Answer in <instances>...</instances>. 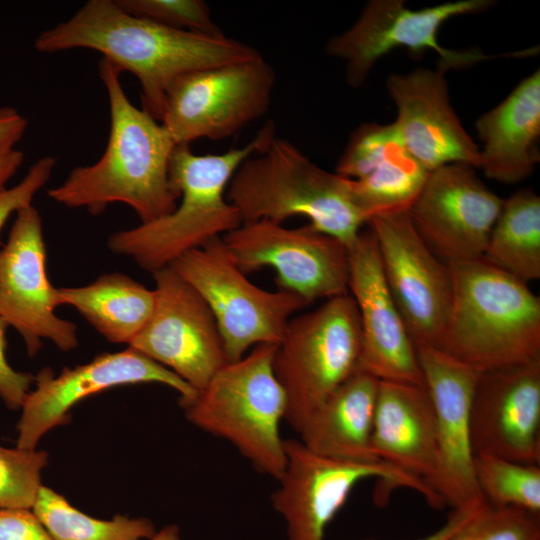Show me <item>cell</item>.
<instances>
[{"label":"cell","mask_w":540,"mask_h":540,"mask_svg":"<svg viewBox=\"0 0 540 540\" xmlns=\"http://www.w3.org/2000/svg\"><path fill=\"white\" fill-rule=\"evenodd\" d=\"M34 47L41 53L72 49L99 52L141 88L142 109L160 122L166 92L179 76L243 62L261 54L227 37L171 29L131 15L115 0H89L70 18L42 31Z\"/></svg>","instance_id":"1"},{"label":"cell","mask_w":540,"mask_h":540,"mask_svg":"<svg viewBox=\"0 0 540 540\" xmlns=\"http://www.w3.org/2000/svg\"><path fill=\"white\" fill-rule=\"evenodd\" d=\"M99 76L106 89L110 132L104 153L91 165L75 167L48 196L68 208L101 214L109 204L131 207L141 223L170 214L179 194L173 189L169 168L176 147L164 126L128 99L121 71L102 58Z\"/></svg>","instance_id":"2"},{"label":"cell","mask_w":540,"mask_h":540,"mask_svg":"<svg viewBox=\"0 0 540 540\" xmlns=\"http://www.w3.org/2000/svg\"><path fill=\"white\" fill-rule=\"evenodd\" d=\"M275 136V125L268 121L245 146L225 153L198 155L189 145H176L169 176L180 203L166 216L112 234L109 250L153 273L238 228L243 222L226 198L228 184L238 167L262 152Z\"/></svg>","instance_id":"3"},{"label":"cell","mask_w":540,"mask_h":540,"mask_svg":"<svg viewBox=\"0 0 540 540\" xmlns=\"http://www.w3.org/2000/svg\"><path fill=\"white\" fill-rule=\"evenodd\" d=\"M452 303L437 348L478 371L540 356V299L485 258L448 264Z\"/></svg>","instance_id":"4"},{"label":"cell","mask_w":540,"mask_h":540,"mask_svg":"<svg viewBox=\"0 0 540 540\" xmlns=\"http://www.w3.org/2000/svg\"><path fill=\"white\" fill-rule=\"evenodd\" d=\"M226 198L243 223L267 220L282 224L300 215L348 248L368 223L351 179L321 168L290 141L277 136L238 167Z\"/></svg>","instance_id":"5"},{"label":"cell","mask_w":540,"mask_h":540,"mask_svg":"<svg viewBox=\"0 0 540 540\" xmlns=\"http://www.w3.org/2000/svg\"><path fill=\"white\" fill-rule=\"evenodd\" d=\"M276 347L254 346L180 405L192 424L228 441L258 471L279 480L286 467L280 424L287 399L273 369Z\"/></svg>","instance_id":"6"},{"label":"cell","mask_w":540,"mask_h":540,"mask_svg":"<svg viewBox=\"0 0 540 540\" xmlns=\"http://www.w3.org/2000/svg\"><path fill=\"white\" fill-rule=\"evenodd\" d=\"M361 326L347 294L293 316L276 347L273 369L287 399L285 420L297 432L359 365Z\"/></svg>","instance_id":"7"},{"label":"cell","mask_w":540,"mask_h":540,"mask_svg":"<svg viewBox=\"0 0 540 540\" xmlns=\"http://www.w3.org/2000/svg\"><path fill=\"white\" fill-rule=\"evenodd\" d=\"M169 266L210 308L229 362L256 345H278L289 320L309 305L297 294L253 284L236 265L222 237L182 254Z\"/></svg>","instance_id":"8"},{"label":"cell","mask_w":540,"mask_h":540,"mask_svg":"<svg viewBox=\"0 0 540 540\" xmlns=\"http://www.w3.org/2000/svg\"><path fill=\"white\" fill-rule=\"evenodd\" d=\"M492 0H457L412 10L402 0H370L356 22L326 44V53L345 63V80L352 88L363 86L376 62L398 48L414 55L426 50L439 58L438 68L464 69L500 56L521 52L487 55L480 50H454L441 46L438 31L449 19L479 13L494 5Z\"/></svg>","instance_id":"9"},{"label":"cell","mask_w":540,"mask_h":540,"mask_svg":"<svg viewBox=\"0 0 540 540\" xmlns=\"http://www.w3.org/2000/svg\"><path fill=\"white\" fill-rule=\"evenodd\" d=\"M275 80L262 55L183 74L166 92L160 123L176 145L231 137L268 111Z\"/></svg>","instance_id":"10"},{"label":"cell","mask_w":540,"mask_h":540,"mask_svg":"<svg viewBox=\"0 0 540 540\" xmlns=\"http://www.w3.org/2000/svg\"><path fill=\"white\" fill-rule=\"evenodd\" d=\"M284 446L286 467L271 502L285 522L286 540H324L329 523L354 487L367 479L412 489L422 494L431 506H443L427 483L388 463L321 456L296 439H284Z\"/></svg>","instance_id":"11"},{"label":"cell","mask_w":540,"mask_h":540,"mask_svg":"<svg viewBox=\"0 0 540 540\" xmlns=\"http://www.w3.org/2000/svg\"><path fill=\"white\" fill-rule=\"evenodd\" d=\"M222 239L242 272L270 267L279 290L308 304L349 293V248L310 224L287 228L267 220L246 222Z\"/></svg>","instance_id":"12"},{"label":"cell","mask_w":540,"mask_h":540,"mask_svg":"<svg viewBox=\"0 0 540 540\" xmlns=\"http://www.w3.org/2000/svg\"><path fill=\"white\" fill-rule=\"evenodd\" d=\"M151 274L154 308L128 347L199 391L229 362L215 318L200 294L171 266Z\"/></svg>","instance_id":"13"},{"label":"cell","mask_w":540,"mask_h":540,"mask_svg":"<svg viewBox=\"0 0 540 540\" xmlns=\"http://www.w3.org/2000/svg\"><path fill=\"white\" fill-rule=\"evenodd\" d=\"M379 250L383 274L415 343L437 346L452 303L448 264L421 238L409 210L375 216L367 223Z\"/></svg>","instance_id":"14"},{"label":"cell","mask_w":540,"mask_h":540,"mask_svg":"<svg viewBox=\"0 0 540 540\" xmlns=\"http://www.w3.org/2000/svg\"><path fill=\"white\" fill-rule=\"evenodd\" d=\"M0 250V317L23 338L35 356L42 339L60 350L78 346L77 326L55 314L57 288L49 281L42 218L32 206L19 209Z\"/></svg>","instance_id":"15"},{"label":"cell","mask_w":540,"mask_h":540,"mask_svg":"<svg viewBox=\"0 0 540 540\" xmlns=\"http://www.w3.org/2000/svg\"><path fill=\"white\" fill-rule=\"evenodd\" d=\"M35 381L36 388L26 395L17 425L16 447L21 449H36L50 429L69 422V411L76 403L111 387L160 383L180 394V404L197 393L175 373L130 347L100 354L74 368H64L57 376L50 368H43Z\"/></svg>","instance_id":"16"},{"label":"cell","mask_w":540,"mask_h":540,"mask_svg":"<svg viewBox=\"0 0 540 540\" xmlns=\"http://www.w3.org/2000/svg\"><path fill=\"white\" fill-rule=\"evenodd\" d=\"M503 199L463 163L429 173L409 210L424 242L446 264L483 257Z\"/></svg>","instance_id":"17"},{"label":"cell","mask_w":540,"mask_h":540,"mask_svg":"<svg viewBox=\"0 0 540 540\" xmlns=\"http://www.w3.org/2000/svg\"><path fill=\"white\" fill-rule=\"evenodd\" d=\"M434 409L438 473L433 489L453 509L483 501L473 468L471 402L480 371L435 346L415 343Z\"/></svg>","instance_id":"18"},{"label":"cell","mask_w":540,"mask_h":540,"mask_svg":"<svg viewBox=\"0 0 540 540\" xmlns=\"http://www.w3.org/2000/svg\"><path fill=\"white\" fill-rule=\"evenodd\" d=\"M471 443L474 455L540 465V356L479 373Z\"/></svg>","instance_id":"19"},{"label":"cell","mask_w":540,"mask_h":540,"mask_svg":"<svg viewBox=\"0 0 540 540\" xmlns=\"http://www.w3.org/2000/svg\"><path fill=\"white\" fill-rule=\"evenodd\" d=\"M348 290L358 309V370L380 381L424 384L416 348L387 286L372 231L349 247Z\"/></svg>","instance_id":"20"},{"label":"cell","mask_w":540,"mask_h":540,"mask_svg":"<svg viewBox=\"0 0 540 540\" xmlns=\"http://www.w3.org/2000/svg\"><path fill=\"white\" fill-rule=\"evenodd\" d=\"M446 71L416 68L390 74L386 87L397 108L404 146L429 173L452 163L479 167V147L462 126L449 97Z\"/></svg>","instance_id":"21"},{"label":"cell","mask_w":540,"mask_h":540,"mask_svg":"<svg viewBox=\"0 0 540 540\" xmlns=\"http://www.w3.org/2000/svg\"><path fill=\"white\" fill-rule=\"evenodd\" d=\"M371 447L377 459L420 478L434 491L437 430L424 384L379 381Z\"/></svg>","instance_id":"22"},{"label":"cell","mask_w":540,"mask_h":540,"mask_svg":"<svg viewBox=\"0 0 540 540\" xmlns=\"http://www.w3.org/2000/svg\"><path fill=\"white\" fill-rule=\"evenodd\" d=\"M475 128L483 144L478 168L487 178L516 184L529 177L540 161V70L479 116Z\"/></svg>","instance_id":"23"},{"label":"cell","mask_w":540,"mask_h":540,"mask_svg":"<svg viewBox=\"0 0 540 540\" xmlns=\"http://www.w3.org/2000/svg\"><path fill=\"white\" fill-rule=\"evenodd\" d=\"M379 381L357 370L307 419L298 433L301 443L310 451L333 459L380 461L371 447Z\"/></svg>","instance_id":"24"},{"label":"cell","mask_w":540,"mask_h":540,"mask_svg":"<svg viewBox=\"0 0 540 540\" xmlns=\"http://www.w3.org/2000/svg\"><path fill=\"white\" fill-rule=\"evenodd\" d=\"M56 300L58 306L74 307L107 341L128 345L151 316L155 295L153 289L114 272L84 286L57 288Z\"/></svg>","instance_id":"25"},{"label":"cell","mask_w":540,"mask_h":540,"mask_svg":"<svg viewBox=\"0 0 540 540\" xmlns=\"http://www.w3.org/2000/svg\"><path fill=\"white\" fill-rule=\"evenodd\" d=\"M483 258L525 282L540 278V197L533 190L503 200Z\"/></svg>","instance_id":"26"},{"label":"cell","mask_w":540,"mask_h":540,"mask_svg":"<svg viewBox=\"0 0 540 540\" xmlns=\"http://www.w3.org/2000/svg\"><path fill=\"white\" fill-rule=\"evenodd\" d=\"M32 511L53 540H148L157 531L147 518L120 515L110 520L93 518L44 486L38 492Z\"/></svg>","instance_id":"27"},{"label":"cell","mask_w":540,"mask_h":540,"mask_svg":"<svg viewBox=\"0 0 540 540\" xmlns=\"http://www.w3.org/2000/svg\"><path fill=\"white\" fill-rule=\"evenodd\" d=\"M428 175L403 144L352 184L369 222L378 215L410 210Z\"/></svg>","instance_id":"28"},{"label":"cell","mask_w":540,"mask_h":540,"mask_svg":"<svg viewBox=\"0 0 540 540\" xmlns=\"http://www.w3.org/2000/svg\"><path fill=\"white\" fill-rule=\"evenodd\" d=\"M473 468L480 495L489 506L540 514V465L475 454Z\"/></svg>","instance_id":"29"},{"label":"cell","mask_w":540,"mask_h":540,"mask_svg":"<svg viewBox=\"0 0 540 540\" xmlns=\"http://www.w3.org/2000/svg\"><path fill=\"white\" fill-rule=\"evenodd\" d=\"M47 461L45 451L0 446V509H32Z\"/></svg>","instance_id":"30"},{"label":"cell","mask_w":540,"mask_h":540,"mask_svg":"<svg viewBox=\"0 0 540 540\" xmlns=\"http://www.w3.org/2000/svg\"><path fill=\"white\" fill-rule=\"evenodd\" d=\"M446 540H540V514L485 502Z\"/></svg>","instance_id":"31"},{"label":"cell","mask_w":540,"mask_h":540,"mask_svg":"<svg viewBox=\"0 0 540 540\" xmlns=\"http://www.w3.org/2000/svg\"><path fill=\"white\" fill-rule=\"evenodd\" d=\"M127 13L162 26L208 36L224 35L203 0H115Z\"/></svg>","instance_id":"32"},{"label":"cell","mask_w":540,"mask_h":540,"mask_svg":"<svg viewBox=\"0 0 540 540\" xmlns=\"http://www.w3.org/2000/svg\"><path fill=\"white\" fill-rule=\"evenodd\" d=\"M402 144L394 122L363 123L351 133L335 172L345 178L359 180Z\"/></svg>","instance_id":"33"},{"label":"cell","mask_w":540,"mask_h":540,"mask_svg":"<svg viewBox=\"0 0 540 540\" xmlns=\"http://www.w3.org/2000/svg\"><path fill=\"white\" fill-rule=\"evenodd\" d=\"M55 166L53 156H42L29 167L18 184L11 188H0V230L12 213L32 205L36 194L50 180Z\"/></svg>","instance_id":"34"},{"label":"cell","mask_w":540,"mask_h":540,"mask_svg":"<svg viewBox=\"0 0 540 540\" xmlns=\"http://www.w3.org/2000/svg\"><path fill=\"white\" fill-rule=\"evenodd\" d=\"M8 324L0 317V397L8 408H21L35 376L14 370L7 362L6 330Z\"/></svg>","instance_id":"35"},{"label":"cell","mask_w":540,"mask_h":540,"mask_svg":"<svg viewBox=\"0 0 540 540\" xmlns=\"http://www.w3.org/2000/svg\"><path fill=\"white\" fill-rule=\"evenodd\" d=\"M0 540H53L32 509H0Z\"/></svg>","instance_id":"36"},{"label":"cell","mask_w":540,"mask_h":540,"mask_svg":"<svg viewBox=\"0 0 540 540\" xmlns=\"http://www.w3.org/2000/svg\"><path fill=\"white\" fill-rule=\"evenodd\" d=\"M28 127L27 119L16 109L0 107V145H16Z\"/></svg>","instance_id":"37"},{"label":"cell","mask_w":540,"mask_h":540,"mask_svg":"<svg viewBox=\"0 0 540 540\" xmlns=\"http://www.w3.org/2000/svg\"><path fill=\"white\" fill-rule=\"evenodd\" d=\"M484 503L485 501L483 500L465 507L453 509L452 513L441 527L417 540H446L452 533L467 522Z\"/></svg>","instance_id":"38"},{"label":"cell","mask_w":540,"mask_h":540,"mask_svg":"<svg viewBox=\"0 0 540 540\" xmlns=\"http://www.w3.org/2000/svg\"><path fill=\"white\" fill-rule=\"evenodd\" d=\"M24 160V154L15 145H0V188L5 187L8 180L14 176Z\"/></svg>","instance_id":"39"},{"label":"cell","mask_w":540,"mask_h":540,"mask_svg":"<svg viewBox=\"0 0 540 540\" xmlns=\"http://www.w3.org/2000/svg\"><path fill=\"white\" fill-rule=\"evenodd\" d=\"M148 540H181L180 529L176 525H167L157 530Z\"/></svg>","instance_id":"40"}]
</instances>
